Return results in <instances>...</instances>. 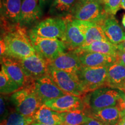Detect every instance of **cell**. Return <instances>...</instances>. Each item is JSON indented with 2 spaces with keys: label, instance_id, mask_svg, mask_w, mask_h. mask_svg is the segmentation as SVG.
I'll list each match as a JSON object with an SVG mask.
<instances>
[{
  "label": "cell",
  "instance_id": "2",
  "mask_svg": "<svg viewBox=\"0 0 125 125\" xmlns=\"http://www.w3.org/2000/svg\"><path fill=\"white\" fill-rule=\"evenodd\" d=\"M35 81L20 88L10 96L16 111L25 116H33L43 104L36 93Z\"/></svg>",
  "mask_w": 125,
  "mask_h": 125
},
{
  "label": "cell",
  "instance_id": "40",
  "mask_svg": "<svg viewBox=\"0 0 125 125\" xmlns=\"http://www.w3.org/2000/svg\"></svg>",
  "mask_w": 125,
  "mask_h": 125
},
{
  "label": "cell",
  "instance_id": "11",
  "mask_svg": "<svg viewBox=\"0 0 125 125\" xmlns=\"http://www.w3.org/2000/svg\"><path fill=\"white\" fill-rule=\"evenodd\" d=\"M66 22V32L64 43L69 51H75L83 45L85 41V34L75 21L71 15L64 18Z\"/></svg>",
  "mask_w": 125,
  "mask_h": 125
},
{
  "label": "cell",
  "instance_id": "38",
  "mask_svg": "<svg viewBox=\"0 0 125 125\" xmlns=\"http://www.w3.org/2000/svg\"><path fill=\"white\" fill-rule=\"evenodd\" d=\"M122 23L123 27L125 28V14L124 15H123V16L122 18Z\"/></svg>",
  "mask_w": 125,
  "mask_h": 125
},
{
  "label": "cell",
  "instance_id": "25",
  "mask_svg": "<svg viewBox=\"0 0 125 125\" xmlns=\"http://www.w3.org/2000/svg\"><path fill=\"white\" fill-rule=\"evenodd\" d=\"M19 89L18 84L11 79L4 68L1 67L0 72V92L1 94H13Z\"/></svg>",
  "mask_w": 125,
  "mask_h": 125
},
{
  "label": "cell",
  "instance_id": "32",
  "mask_svg": "<svg viewBox=\"0 0 125 125\" xmlns=\"http://www.w3.org/2000/svg\"><path fill=\"white\" fill-rule=\"evenodd\" d=\"M83 125H105L103 124V123H101V122H100L98 120L96 119L92 118L90 119L87 122V123H86Z\"/></svg>",
  "mask_w": 125,
  "mask_h": 125
},
{
  "label": "cell",
  "instance_id": "35",
  "mask_svg": "<svg viewBox=\"0 0 125 125\" xmlns=\"http://www.w3.org/2000/svg\"><path fill=\"white\" fill-rule=\"evenodd\" d=\"M116 46L118 49H121L125 51V40L122 43H119V44L116 45Z\"/></svg>",
  "mask_w": 125,
  "mask_h": 125
},
{
  "label": "cell",
  "instance_id": "3",
  "mask_svg": "<svg viewBox=\"0 0 125 125\" xmlns=\"http://www.w3.org/2000/svg\"><path fill=\"white\" fill-rule=\"evenodd\" d=\"M75 19L101 25L108 17L100 0H78L71 15Z\"/></svg>",
  "mask_w": 125,
  "mask_h": 125
},
{
  "label": "cell",
  "instance_id": "22",
  "mask_svg": "<svg viewBox=\"0 0 125 125\" xmlns=\"http://www.w3.org/2000/svg\"><path fill=\"white\" fill-rule=\"evenodd\" d=\"M75 52H92L108 54L116 57L118 52V48L116 45H114L109 41H99L92 43L85 46H82L75 51Z\"/></svg>",
  "mask_w": 125,
  "mask_h": 125
},
{
  "label": "cell",
  "instance_id": "36",
  "mask_svg": "<svg viewBox=\"0 0 125 125\" xmlns=\"http://www.w3.org/2000/svg\"><path fill=\"white\" fill-rule=\"evenodd\" d=\"M117 125H125V116H123Z\"/></svg>",
  "mask_w": 125,
  "mask_h": 125
},
{
  "label": "cell",
  "instance_id": "21",
  "mask_svg": "<svg viewBox=\"0 0 125 125\" xmlns=\"http://www.w3.org/2000/svg\"><path fill=\"white\" fill-rule=\"evenodd\" d=\"M33 117L34 122L49 125H63L60 114L49 108L45 104L37 110Z\"/></svg>",
  "mask_w": 125,
  "mask_h": 125
},
{
  "label": "cell",
  "instance_id": "31",
  "mask_svg": "<svg viewBox=\"0 0 125 125\" xmlns=\"http://www.w3.org/2000/svg\"><path fill=\"white\" fill-rule=\"evenodd\" d=\"M0 104H1V111H0V113H1V116H4L6 110V105H5V101L4 100V97L1 96L0 98Z\"/></svg>",
  "mask_w": 125,
  "mask_h": 125
},
{
  "label": "cell",
  "instance_id": "14",
  "mask_svg": "<svg viewBox=\"0 0 125 125\" xmlns=\"http://www.w3.org/2000/svg\"><path fill=\"white\" fill-rule=\"evenodd\" d=\"M22 0H1V20L5 28L19 25Z\"/></svg>",
  "mask_w": 125,
  "mask_h": 125
},
{
  "label": "cell",
  "instance_id": "16",
  "mask_svg": "<svg viewBox=\"0 0 125 125\" xmlns=\"http://www.w3.org/2000/svg\"><path fill=\"white\" fill-rule=\"evenodd\" d=\"M38 2L39 0H22L19 20L20 26H30L40 19L42 12Z\"/></svg>",
  "mask_w": 125,
  "mask_h": 125
},
{
  "label": "cell",
  "instance_id": "20",
  "mask_svg": "<svg viewBox=\"0 0 125 125\" xmlns=\"http://www.w3.org/2000/svg\"><path fill=\"white\" fill-rule=\"evenodd\" d=\"M86 111L90 117L96 119L105 125H117L123 118L121 109L117 105L94 111Z\"/></svg>",
  "mask_w": 125,
  "mask_h": 125
},
{
  "label": "cell",
  "instance_id": "23",
  "mask_svg": "<svg viewBox=\"0 0 125 125\" xmlns=\"http://www.w3.org/2000/svg\"><path fill=\"white\" fill-rule=\"evenodd\" d=\"M59 114L63 125H83L92 118L86 111H74Z\"/></svg>",
  "mask_w": 125,
  "mask_h": 125
},
{
  "label": "cell",
  "instance_id": "4",
  "mask_svg": "<svg viewBox=\"0 0 125 125\" xmlns=\"http://www.w3.org/2000/svg\"><path fill=\"white\" fill-rule=\"evenodd\" d=\"M123 94L124 92L109 87H101L94 90L84 97L87 107L86 111H94L116 105Z\"/></svg>",
  "mask_w": 125,
  "mask_h": 125
},
{
  "label": "cell",
  "instance_id": "15",
  "mask_svg": "<svg viewBox=\"0 0 125 125\" xmlns=\"http://www.w3.org/2000/svg\"><path fill=\"white\" fill-rule=\"evenodd\" d=\"M1 67L4 68L8 75L18 84L20 88L34 81L28 79L16 59L4 56L1 57Z\"/></svg>",
  "mask_w": 125,
  "mask_h": 125
},
{
  "label": "cell",
  "instance_id": "7",
  "mask_svg": "<svg viewBox=\"0 0 125 125\" xmlns=\"http://www.w3.org/2000/svg\"><path fill=\"white\" fill-rule=\"evenodd\" d=\"M66 28L64 18H51L39 23L30 31V33L41 38L58 39L64 42Z\"/></svg>",
  "mask_w": 125,
  "mask_h": 125
},
{
  "label": "cell",
  "instance_id": "39",
  "mask_svg": "<svg viewBox=\"0 0 125 125\" xmlns=\"http://www.w3.org/2000/svg\"><path fill=\"white\" fill-rule=\"evenodd\" d=\"M30 125H46V124H43V123H37V122H34Z\"/></svg>",
  "mask_w": 125,
  "mask_h": 125
},
{
  "label": "cell",
  "instance_id": "1",
  "mask_svg": "<svg viewBox=\"0 0 125 125\" xmlns=\"http://www.w3.org/2000/svg\"><path fill=\"white\" fill-rule=\"evenodd\" d=\"M6 45L5 56L22 59L35 54L29 33L20 25L6 28L3 38Z\"/></svg>",
  "mask_w": 125,
  "mask_h": 125
},
{
  "label": "cell",
  "instance_id": "27",
  "mask_svg": "<svg viewBox=\"0 0 125 125\" xmlns=\"http://www.w3.org/2000/svg\"><path fill=\"white\" fill-rule=\"evenodd\" d=\"M34 122L33 116H25L16 111L3 119L0 125H30Z\"/></svg>",
  "mask_w": 125,
  "mask_h": 125
},
{
  "label": "cell",
  "instance_id": "30",
  "mask_svg": "<svg viewBox=\"0 0 125 125\" xmlns=\"http://www.w3.org/2000/svg\"><path fill=\"white\" fill-rule=\"evenodd\" d=\"M116 59L119 60L125 67V51L121 49H118V48Z\"/></svg>",
  "mask_w": 125,
  "mask_h": 125
},
{
  "label": "cell",
  "instance_id": "6",
  "mask_svg": "<svg viewBox=\"0 0 125 125\" xmlns=\"http://www.w3.org/2000/svg\"><path fill=\"white\" fill-rule=\"evenodd\" d=\"M48 75L56 86L68 94L84 97V92L77 74L59 70L49 65Z\"/></svg>",
  "mask_w": 125,
  "mask_h": 125
},
{
  "label": "cell",
  "instance_id": "5",
  "mask_svg": "<svg viewBox=\"0 0 125 125\" xmlns=\"http://www.w3.org/2000/svg\"><path fill=\"white\" fill-rule=\"evenodd\" d=\"M108 67H81L76 74L86 94L107 87Z\"/></svg>",
  "mask_w": 125,
  "mask_h": 125
},
{
  "label": "cell",
  "instance_id": "10",
  "mask_svg": "<svg viewBox=\"0 0 125 125\" xmlns=\"http://www.w3.org/2000/svg\"><path fill=\"white\" fill-rule=\"evenodd\" d=\"M84 97L67 94L64 96L45 101L43 104L59 113L79 110L86 111L87 107L84 100Z\"/></svg>",
  "mask_w": 125,
  "mask_h": 125
},
{
  "label": "cell",
  "instance_id": "19",
  "mask_svg": "<svg viewBox=\"0 0 125 125\" xmlns=\"http://www.w3.org/2000/svg\"><path fill=\"white\" fill-rule=\"evenodd\" d=\"M106 37L110 42L118 45L125 40V31L114 16L109 15L101 25Z\"/></svg>",
  "mask_w": 125,
  "mask_h": 125
},
{
  "label": "cell",
  "instance_id": "26",
  "mask_svg": "<svg viewBox=\"0 0 125 125\" xmlns=\"http://www.w3.org/2000/svg\"><path fill=\"white\" fill-rule=\"evenodd\" d=\"M99 41H109L101 25L93 23L87 30L85 35V41L82 46H85L92 43Z\"/></svg>",
  "mask_w": 125,
  "mask_h": 125
},
{
  "label": "cell",
  "instance_id": "9",
  "mask_svg": "<svg viewBox=\"0 0 125 125\" xmlns=\"http://www.w3.org/2000/svg\"><path fill=\"white\" fill-rule=\"evenodd\" d=\"M16 60L30 80L35 81L48 75L49 62L38 53L26 58Z\"/></svg>",
  "mask_w": 125,
  "mask_h": 125
},
{
  "label": "cell",
  "instance_id": "24",
  "mask_svg": "<svg viewBox=\"0 0 125 125\" xmlns=\"http://www.w3.org/2000/svg\"><path fill=\"white\" fill-rule=\"evenodd\" d=\"M78 0H53L50 8V13L53 15H71Z\"/></svg>",
  "mask_w": 125,
  "mask_h": 125
},
{
  "label": "cell",
  "instance_id": "29",
  "mask_svg": "<svg viewBox=\"0 0 125 125\" xmlns=\"http://www.w3.org/2000/svg\"><path fill=\"white\" fill-rule=\"evenodd\" d=\"M121 109L123 117L125 116V93L123 96L120 98L119 100L118 104L116 105Z\"/></svg>",
  "mask_w": 125,
  "mask_h": 125
},
{
  "label": "cell",
  "instance_id": "28",
  "mask_svg": "<svg viewBox=\"0 0 125 125\" xmlns=\"http://www.w3.org/2000/svg\"><path fill=\"white\" fill-rule=\"evenodd\" d=\"M104 10L109 15L114 16L121 7L122 0H100Z\"/></svg>",
  "mask_w": 125,
  "mask_h": 125
},
{
  "label": "cell",
  "instance_id": "12",
  "mask_svg": "<svg viewBox=\"0 0 125 125\" xmlns=\"http://www.w3.org/2000/svg\"><path fill=\"white\" fill-rule=\"evenodd\" d=\"M35 89L43 104L49 100L67 94L56 86L49 75L35 80Z\"/></svg>",
  "mask_w": 125,
  "mask_h": 125
},
{
  "label": "cell",
  "instance_id": "33",
  "mask_svg": "<svg viewBox=\"0 0 125 125\" xmlns=\"http://www.w3.org/2000/svg\"><path fill=\"white\" fill-rule=\"evenodd\" d=\"M1 46H0V48H1V57H2V56L5 55L6 52V45L3 39L1 38Z\"/></svg>",
  "mask_w": 125,
  "mask_h": 125
},
{
  "label": "cell",
  "instance_id": "18",
  "mask_svg": "<svg viewBox=\"0 0 125 125\" xmlns=\"http://www.w3.org/2000/svg\"><path fill=\"white\" fill-rule=\"evenodd\" d=\"M82 65L87 67L109 66L116 60V57L92 52H76Z\"/></svg>",
  "mask_w": 125,
  "mask_h": 125
},
{
  "label": "cell",
  "instance_id": "8",
  "mask_svg": "<svg viewBox=\"0 0 125 125\" xmlns=\"http://www.w3.org/2000/svg\"><path fill=\"white\" fill-rule=\"evenodd\" d=\"M29 35L36 52L48 62L64 53L67 49L64 43L58 39L41 38L30 32Z\"/></svg>",
  "mask_w": 125,
  "mask_h": 125
},
{
  "label": "cell",
  "instance_id": "37",
  "mask_svg": "<svg viewBox=\"0 0 125 125\" xmlns=\"http://www.w3.org/2000/svg\"><path fill=\"white\" fill-rule=\"evenodd\" d=\"M121 8L124 9L125 10V0H122L121 2Z\"/></svg>",
  "mask_w": 125,
  "mask_h": 125
},
{
  "label": "cell",
  "instance_id": "17",
  "mask_svg": "<svg viewBox=\"0 0 125 125\" xmlns=\"http://www.w3.org/2000/svg\"><path fill=\"white\" fill-rule=\"evenodd\" d=\"M107 87L125 93V67L117 59L108 67Z\"/></svg>",
  "mask_w": 125,
  "mask_h": 125
},
{
  "label": "cell",
  "instance_id": "13",
  "mask_svg": "<svg viewBox=\"0 0 125 125\" xmlns=\"http://www.w3.org/2000/svg\"><path fill=\"white\" fill-rule=\"evenodd\" d=\"M49 65L56 69L77 74L82 64L77 53L71 51L63 53L49 62Z\"/></svg>",
  "mask_w": 125,
  "mask_h": 125
},
{
  "label": "cell",
  "instance_id": "34",
  "mask_svg": "<svg viewBox=\"0 0 125 125\" xmlns=\"http://www.w3.org/2000/svg\"><path fill=\"white\" fill-rule=\"evenodd\" d=\"M50 1H51V0H39V4H40L41 8H42L45 5Z\"/></svg>",
  "mask_w": 125,
  "mask_h": 125
}]
</instances>
